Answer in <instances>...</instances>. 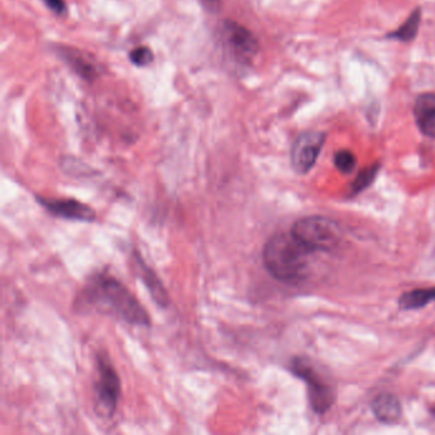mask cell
<instances>
[{
	"instance_id": "obj_3",
	"label": "cell",
	"mask_w": 435,
	"mask_h": 435,
	"mask_svg": "<svg viewBox=\"0 0 435 435\" xmlns=\"http://www.w3.org/2000/svg\"><path fill=\"white\" fill-rule=\"evenodd\" d=\"M291 234L310 251H329L340 244L341 229L334 220L309 216L294 224Z\"/></svg>"
},
{
	"instance_id": "obj_14",
	"label": "cell",
	"mask_w": 435,
	"mask_h": 435,
	"mask_svg": "<svg viewBox=\"0 0 435 435\" xmlns=\"http://www.w3.org/2000/svg\"><path fill=\"white\" fill-rule=\"evenodd\" d=\"M66 59L73 66V69L86 79H94L97 74L95 66L91 64L90 60L84 59V55H81L79 53L69 51V53H66Z\"/></svg>"
},
{
	"instance_id": "obj_18",
	"label": "cell",
	"mask_w": 435,
	"mask_h": 435,
	"mask_svg": "<svg viewBox=\"0 0 435 435\" xmlns=\"http://www.w3.org/2000/svg\"><path fill=\"white\" fill-rule=\"evenodd\" d=\"M45 4L56 14H64L66 12L64 0H45Z\"/></svg>"
},
{
	"instance_id": "obj_10",
	"label": "cell",
	"mask_w": 435,
	"mask_h": 435,
	"mask_svg": "<svg viewBox=\"0 0 435 435\" xmlns=\"http://www.w3.org/2000/svg\"><path fill=\"white\" fill-rule=\"evenodd\" d=\"M371 409L376 419L381 423H397L402 415L401 402L394 394H384L378 396L374 399Z\"/></svg>"
},
{
	"instance_id": "obj_11",
	"label": "cell",
	"mask_w": 435,
	"mask_h": 435,
	"mask_svg": "<svg viewBox=\"0 0 435 435\" xmlns=\"http://www.w3.org/2000/svg\"><path fill=\"white\" fill-rule=\"evenodd\" d=\"M137 266L138 271L141 274V277H142L146 286H147L149 292H151L152 298L155 299L156 303L161 305V306H167L170 299H169V295H167L166 290H165V287L162 285L160 279L156 276L155 272L152 269H149V266L144 263V261H142L138 256Z\"/></svg>"
},
{
	"instance_id": "obj_4",
	"label": "cell",
	"mask_w": 435,
	"mask_h": 435,
	"mask_svg": "<svg viewBox=\"0 0 435 435\" xmlns=\"http://www.w3.org/2000/svg\"><path fill=\"white\" fill-rule=\"evenodd\" d=\"M99 376L96 379L95 410L99 415L109 419L114 415L118 406L120 394V379L113 364L105 355L100 354L97 358Z\"/></svg>"
},
{
	"instance_id": "obj_1",
	"label": "cell",
	"mask_w": 435,
	"mask_h": 435,
	"mask_svg": "<svg viewBox=\"0 0 435 435\" xmlns=\"http://www.w3.org/2000/svg\"><path fill=\"white\" fill-rule=\"evenodd\" d=\"M77 310H97L129 324L151 326V318L137 298L120 281L106 274L91 277L76 300Z\"/></svg>"
},
{
	"instance_id": "obj_12",
	"label": "cell",
	"mask_w": 435,
	"mask_h": 435,
	"mask_svg": "<svg viewBox=\"0 0 435 435\" xmlns=\"http://www.w3.org/2000/svg\"><path fill=\"white\" fill-rule=\"evenodd\" d=\"M420 22H421V9L416 8L415 11H412L410 17L406 19L405 22L401 24L397 30L388 34L387 37L388 39L399 40L401 42L414 41L416 39Z\"/></svg>"
},
{
	"instance_id": "obj_8",
	"label": "cell",
	"mask_w": 435,
	"mask_h": 435,
	"mask_svg": "<svg viewBox=\"0 0 435 435\" xmlns=\"http://www.w3.org/2000/svg\"><path fill=\"white\" fill-rule=\"evenodd\" d=\"M37 202L48 209L51 215L63 217L66 220L92 222L96 219L94 209L76 199H56V198L37 197Z\"/></svg>"
},
{
	"instance_id": "obj_13",
	"label": "cell",
	"mask_w": 435,
	"mask_h": 435,
	"mask_svg": "<svg viewBox=\"0 0 435 435\" xmlns=\"http://www.w3.org/2000/svg\"><path fill=\"white\" fill-rule=\"evenodd\" d=\"M434 300L435 289H419L404 294L399 298V306L405 310L419 309Z\"/></svg>"
},
{
	"instance_id": "obj_5",
	"label": "cell",
	"mask_w": 435,
	"mask_h": 435,
	"mask_svg": "<svg viewBox=\"0 0 435 435\" xmlns=\"http://www.w3.org/2000/svg\"><path fill=\"white\" fill-rule=\"evenodd\" d=\"M292 371L295 376L306 381L309 387L310 402L314 411H327L331 405L334 404V394L332 389L322 376L314 369L310 361L303 358L295 359L291 364Z\"/></svg>"
},
{
	"instance_id": "obj_16",
	"label": "cell",
	"mask_w": 435,
	"mask_h": 435,
	"mask_svg": "<svg viewBox=\"0 0 435 435\" xmlns=\"http://www.w3.org/2000/svg\"><path fill=\"white\" fill-rule=\"evenodd\" d=\"M356 164V157L349 149H341L334 156V165L342 174H351Z\"/></svg>"
},
{
	"instance_id": "obj_2",
	"label": "cell",
	"mask_w": 435,
	"mask_h": 435,
	"mask_svg": "<svg viewBox=\"0 0 435 435\" xmlns=\"http://www.w3.org/2000/svg\"><path fill=\"white\" fill-rule=\"evenodd\" d=\"M311 253L291 231L274 234L264 245L263 262L276 280L294 284L306 277Z\"/></svg>"
},
{
	"instance_id": "obj_15",
	"label": "cell",
	"mask_w": 435,
	"mask_h": 435,
	"mask_svg": "<svg viewBox=\"0 0 435 435\" xmlns=\"http://www.w3.org/2000/svg\"><path fill=\"white\" fill-rule=\"evenodd\" d=\"M379 164H374L370 166L365 167L359 173L358 176L355 178V181L351 185L352 194H358L360 191H365L369 186L374 179H376V174L379 171Z\"/></svg>"
},
{
	"instance_id": "obj_17",
	"label": "cell",
	"mask_w": 435,
	"mask_h": 435,
	"mask_svg": "<svg viewBox=\"0 0 435 435\" xmlns=\"http://www.w3.org/2000/svg\"><path fill=\"white\" fill-rule=\"evenodd\" d=\"M129 58L134 66H149V63L154 60V53L151 51V49L139 46V48L131 50Z\"/></svg>"
},
{
	"instance_id": "obj_9",
	"label": "cell",
	"mask_w": 435,
	"mask_h": 435,
	"mask_svg": "<svg viewBox=\"0 0 435 435\" xmlns=\"http://www.w3.org/2000/svg\"><path fill=\"white\" fill-rule=\"evenodd\" d=\"M414 118L420 131L435 138V94L419 96L414 105Z\"/></svg>"
},
{
	"instance_id": "obj_7",
	"label": "cell",
	"mask_w": 435,
	"mask_h": 435,
	"mask_svg": "<svg viewBox=\"0 0 435 435\" xmlns=\"http://www.w3.org/2000/svg\"><path fill=\"white\" fill-rule=\"evenodd\" d=\"M224 40L234 58L241 64L249 63L258 53V41L251 31L236 22L224 24Z\"/></svg>"
},
{
	"instance_id": "obj_6",
	"label": "cell",
	"mask_w": 435,
	"mask_h": 435,
	"mask_svg": "<svg viewBox=\"0 0 435 435\" xmlns=\"http://www.w3.org/2000/svg\"><path fill=\"white\" fill-rule=\"evenodd\" d=\"M324 141L326 134L322 131H308L299 134L291 149V165L296 173H309L316 165Z\"/></svg>"
}]
</instances>
